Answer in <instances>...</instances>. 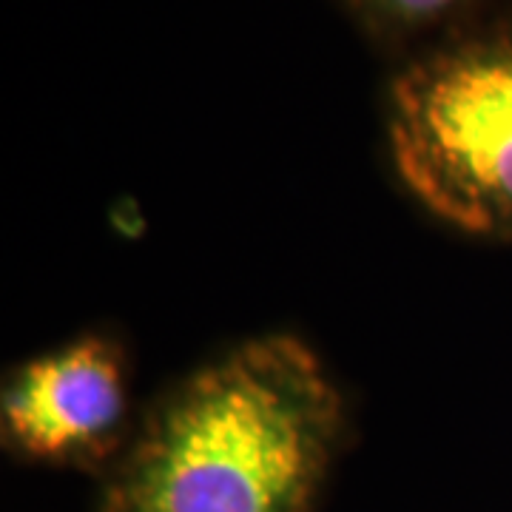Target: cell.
I'll use <instances>...</instances> for the list:
<instances>
[{"instance_id": "1", "label": "cell", "mask_w": 512, "mask_h": 512, "mask_svg": "<svg viewBox=\"0 0 512 512\" xmlns=\"http://www.w3.org/2000/svg\"><path fill=\"white\" fill-rule=\"evenodd\" d=\"M342 399L291 336L222 356L151 410L100 512H311Z\"/></svg>"}, {"instance_id": "2", "label": "cell", "mask_w": 512, "mask_h": 512, "mask_svg": "<svg viewBox=\"0 0 512 512\" xmlns=\"http://www.w3.org/2000/svg\"><path fill=\"white\" fill-rule=\"evenodd\" d=\"M387 140L404 185L436 217L512 239V29L413 60L390 89Z\"/></svg>"}, {"instance_id": "3", "label": "cell", "mask_w": 512, "mask_h": 512, "mask_svg": "<svg viewBox=\"0 0 512 512\" xmlns=\"http://www.w3.org/2000/svg\"><path fill=\"white\" fill-rule=\"evenodd\" d=\"M126 407L120 350L103 336H86L9 379L3 439L35 461L89 467L120 447Z\"/></svg>"}, {"instance_id": "4", "label": "cell", "mask_w": 512, "mask_h": 512, "mask_svg": "<svg viewBox=\"0 0 512 512\" xmlns=\"http://www.w3.org/2000/svg\"><path fill=\"white\" fill-rule=\"evenodd\" d=\"M470 3L473 0H350L367 29L393 43L439 29Z\"/></svg>"}]
</instances>
